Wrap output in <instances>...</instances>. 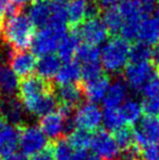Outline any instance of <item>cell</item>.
<instances>
[{
	"label": "cell",
	"mask_w": 159,
	"mask_h": 160,
	"mask_svg": "<svg viewBox=\"0 0 159 160\" xmlns=\"http://www.w3.org/2000/svg\"><path fill=\"white\" fill-rule=\"evenodd\" d=\"M77 35L85 44L98 47L108 40L109 31L106 28L102 19L97 17L89 18L80 24Z\"/></svg>",
	"instance_id": "9"
},
{
	"label": "cell",
	"mask_w": 159,
	"mask_h": 160,
	"mask_svg": "<svg viewBox=\"0 0 159 160\" xmlns=\"http://www.w3.org/2000/svg\"><path fill=\"white\" fill-rule=\"evenodd\" d=\"M56 1H60V2H63V1H66V0H56ZM69 1V0H68Z\"/></svg>",
	"instance_id": "45"
},
{
	"label": "cell",
	"mask_w": 159,
	"mask_h": 160,
	"mask_svg": "<svg viewBox=\"0 0 159 160\" xmlns=\"http://www.w3.org/2000/svg\"><path fill=\"white\" fill-rule=\"evenodd\" d=\"M152 55V50L149 46L137 42L135 46L131 47V53H130V62H143L149 61Z\"/></svg>",
	"instance_id": "34"
},
{
	"label": "cell",
	"mask_w": 159,
	"mask_h": 160,
	"mask_svg": "<svg viewBox=\"0 0 159 160\" xmlns=\"http://www.w3.org/2000/svg\"><path fill=\"white\" fill-rule=\"evenodd\" d=\"M136 40L147 46L159 44V7L143 18L138 26Z\"/></svg>",
	"instance_id": "14"
},
{
	"label": "cell",
	"mask_w": 159,
	"mask_h": 160,
	"mask_svg": "<svg viewBox=\"0 0 159 160\" xmlns=\"http://www.w3.org/2000/svg\"><path fill=\"white\" fill-rule=\"evenodd\" d=\"M80 40L81 38L79 37L77 32L67 34V36L62 40L61 45L58 49V52H59L58 57L60 58L61 61L68 62L74 60V57L77 56V52L81 46Z\"/></svg>",
	"instance_id": "26"
},
{
	"label": "cell",
	"mask_w": 159,
	"mask_h": 160,
	"mask_svg": "<svg viewBox=\"0 0 159 160\" xmlns=\"http://www.w3.org/2000/svg\"><path fill=\"white\" fill-rule=\"evenodd\" d=\"M38 127L46 135V137H49L51 142H55L61 137H64L67 131L70 133L72 130H74V123L73 118H66L59 110H56L42 117Z\"/></svg>",
	"instance_id": "6"
},
{
	"label": "cell",
	"mask_w": 159,
	"mask_h": 160,
	"mask_svg": "<svg viewBox=\"0 0 159 160\" xmlns=\"http://www.w3.org/2000/svg\"><path fill=\"white\" fill-rule=\"evenodd\" d=\"M106 28H108L109 32L111 33H120L121 28H122V18L118 10V7L106 9L102 18Z\"/></svg>",
	"instance_id": "32"
},
{
	"label": "cell",
	"mask_w": 159,
	"mask_h": 160,
	"mask_svg": "<svg viewBox=\"0 0 159 160\" xmlns=\"http://www.w3.org/2000/svg\"><path fill=\"white\" fill-rule=\"evenodd\" d=\"M159 7L157 0H124L118 6L122 28L120 34L124 39H136L138 26L145 15L154 12Z\"/></svg>",
	"instance_id": "2"
},
{
	"label": "cell",
	"mask_w": 159,
	"mask_h": 160,
	"mask_svg": "<svg viewBox=\"0 0 159 160\" xmlns=\"http://www.w3.org/2000/svg\"><path fill=\"white\" fill-rule=\"evenodd\" d=\"M55 160H71L74 155V149L68 143L66 136L50 143Z\"/></svg>",
	"instance_id": "29"
},
{
	"label": "cell",
	"mask_w": 159,
	"mask_h": 160,
	"mask_svg": "<svg viewBox=\"0 0 159 160\" xmlns=\"http://www.w3.org/2000/svg\"><path fill=\"white\" fill-rule=\"evenodd\" d=\"M4 125H6V120H4V119L2 118L1 116H0V131H1L2 128H4Z\"/></svg>",
	"instance_id": "44"
},
{
	"label": "cell",
	"mask_w": 159,
	"mask_h": 160,
	"mask_svg": "<svg viewBox=\"0 0 159 160\" xmlns=\"http://www.w3.org/2000/svg\"><path fill=\"white\" fill-rule=\"evenodd\" d=\"M68 34L67 24H50L39 28L32 42V52L40 57L55 55Z\"/></svg>",
	"instance_id": "5"
},
{
	"label": "cell",
	"mask_w": 159,
	"mask_h": 160,
	"mask_svg": "<svg viewBox=\"0 0 159 160\" xmlns=\"http://www.w3.org/2000/svg\"><path fill=\"white\" fill-rule=\"evenodd\" d=\"M83 88L77 84L60 85L56 94V98L60 105L72 108L73 110L83 103Z\"/></svg>",
	"instance_id": "19"
},
{
	"label": "cell",
	"mask_w": 159,
	"mask_h": 160,
	"mask_svg": "<svg viewBox=\"0 0 159 160\" xmlns=\"http://www.w3.org/2000/svg\"><path fill=\"white\" fill-rule=\"evenodd\" d=\"M73 123L77 128L88 132L97 131L102 123V112L96 103L83 102L75 110Z\"/></svg>",
	"instance_id": "10"
},
{
	"label": "cell",
	"mask_w": 159,
	"mask_h": 160,
	"mask_svg": "<svg viewBox=\"0 0 159 160\" xmlns=\"http://www.w3.org/2000/svg\"><path fill=\"white\" fill-rule=\"evenodd\" d=\"M129 86L123 80H116L110 84L104 98L105 109H118L127 97Z\"/></svg>",
	"instance_id": "21"
},
{
	"label": "cell",
	"mask_w": 159,
	"mask_h": 160,
	"mask_svg": "<svg viewBox=\"0 0 159 160\" xmlns=\"http://www.w3.org/2000/svg\"><path fill=\"white\" fill-rule=\"evenodd\" d=\"M0 107H1V95H0Z\"/></svg>",
	"instance_id": "46"
},
{
	"label": "cell",
	"mask_w": 159,
	"mask_h": 160,
	"mask_svg": "<svg viewBox=\"0 0 159 160\" xmlns=\"http://www.w3.org/2000/svg\"><path fill=\"white\" fill-rule=\"evenodd\" d=\"M15 9L17 8H14L11 4H8L2 1V0H0V26L3 24L7 15H10L15 12Z\"/></svg>",
	"instance_id": "38"
},
{
	"label": "cell",
	"mask_w": 159,
	"mask_h": 160,
	"mask_svg": "<svg viewBox=\"0 0 159 160\" xmlns=\"http://www.w3.org/2000/svg\"><path fill=\"white\" fill-rule=\"evenodd\" d=\"M131 45L123 37H113L105 42L100 50L102 69L109 73H119L130 62Z\"/></svg>",
	"instance_id": "3"
},
{
	"label": "cell",
	"mask_w": 159,
	"mask_h": 160,
	"mask_svg": "<svg viewBox=\"0 0 159 160\" xmlns=\"http://www.w3.org/2000/svg\"><path fill=\"white\" fill-rule=\"evenodd\" d=\"M91 147L94 154L102 160H115L119 156V147L113 136L104 128L95 131L92 135Z\"/></svg>",
	"instance_id": "12"
},
{
	"label": "cell",
	"mask_w": 159,
	"mask_h": 160,
	"mask_svg": "<svg viewBox=\"0 0 159 160\" xmlns=\"http://www.w3.org/2000/svg\"><path fill=\"white\" fill-rule=\"evenodd\" d=\"M144 160H159V145H147L141 149Z\"/></svg>",
	"instance_id": "37"
},
{
	"label": "cell",
	"mask_w": 159,
	"mask_h": 160,
	"mask_svg": "<svg viewBox=\"0 0 159 160\" xmlns=\"http://www.w3.org/2000/svg\"><path fill=\"white\" fill-rule=\"evenodd\" d=\"M20 147L25 157H33L49 146L46 135L37 125L20 127Z\"/></svg>",
	"instance_id": "7"
},
{
	"label": "cell",
	"mask_w": 159,
	"mask_h": 160,
	"mask_svg": "<svg viewBox=\"0 0 159 160\" xmlns=\"http://www.w3.org/2000/svg\"><path fill=\"white\" fill-rule=\"evenodd\" d=\"M151 60L153 62L154 68L159 70V44L155 45V47L152 50V55H151Z\"/></svg>",
	"instance_id": "40"
},
{
	"label": "cell",
	"mask_w": 159,
	"mask_h": 160,
	"mask_svg": "<svg viewBox=\"0 0 159 160\" xmlns=\"http://www.w3.org/2000/svg\"><path fill=\"white\" fill-rule=\"evenodd\" d=\"M81 65V73H82V78L87 82V81L94 80V78H99L102 75V62H92V63L80 64Z\"/></svg>",
	"instance_id": "35"
},
{
	"label": "cell",
	"mask_w": 159,
	"mask_h": 160,
	"mask_svg": "<svg viewBox=\"0 0 159 160\" xmlns=\"http://www.w3.org/2000/svg\"><path fill=\"white\" fill-rule=\"evenodd\" d=\"M141 92H142V94L144 95L145 98L158 97L159 96V76L157 75L156 78H154L153 80L149 81Z\"/></svg>",
	"instance_id": "36"
},
{
	"label": "cell",
	"mask_w": 159,
	"mask_h": 160,
	"mask_svg": "<svg viewBox=\"0 0 159 160\" xmlns=\"http://www.w3.org/2000/svg\"><path fill=\"white\" fill-rule=\"evenodd\" d=\"M156 76L157 72L149 61L129 62L124 69V82L134 91L141 92L145 85Z\"/></svg>",
	"instance_id": "8"
},
{
	"label": "cell",
	"mask_w": 159,
	"mask_h": 160,
	"mask_svg": "<svg viewBox=\"0 0 159 160\" xmlns=\"http://www.w3.org/2000/svg\"><path fill=\"white\" fill-rule=\"evenodd\" d=\"M20 127L4 125L0 131V157L7 158L15 154L20 146Z\"/></svg>",
	"instance_id": "17"
},
{
	"label": "cell",
	"mask_w": 159,
	"mask_h": 160,
	"mask_svg": "<svg viewBox=\"0 0 159 160\" xmlns=\"http://www.w3.org/2000/svg\"><path fill=\"white\" fill-rule=\"evenodd\" d=\"M110 84V80L102 74L99 78L85 82L84 86L82 87L83 94L88 99V102L96 103L100 100H104Z\"/></svg>",
	"instance_id": "18"
},
{
	"label": "cell",
	"mask_w": 159,
	"mask_h": 160,
	"mask_svg": "<svg viewBox=\"0 0 159 160\" xmlns=\"http://www.w3.org/2000/svg\"><path fill=\"white\" fill-rule=\"evenodd\" d=\"M17 93L20 101L24 103L48 93H52V87L48 81L42 80L39 76H30L20 82Z\"/></svg>",
	"instance_id": "13"
},
{
	"label": "cell",
	"mask_w": 159,
	"mask_h": 160,
	"mask_svg": "<svg viewBox=\"0 0 159 160\" xmlns=\"http://www.w3.org/2000/svg\"><path fill=\"white\" fill-rule=\"evenodd\" d=\"M133 132L134 142L141 149L147 145H159V118L144 116Z\"/></svg>",
	"instance_id": "11"
},
{
	"label": "cell",
	"mask_w": 159,
	"mask_h": 160,
	"mask_svg": "<svg viewBox=\"0 0 159 160\" xmlns=\"http://www.w3.org/2000/svg\"><path fill=\"white\" fill-rule=\"evenodd\" d=\"M66 138L71 145V147L74 149V152H83L91 147L92 134L88 131L74 128L69 133Z\"/></svg>",
	"instance_id": "28"
},
{
	"label": "cell",
	"mask_w": 159,
	"mask_h": 160,
	"mask_svg": "<svg viewBox=\"0 0 159 160\" xmlns=\"http://www.w3.org/2000/svg\"><path fill=\"white\" fill-rule=\"evenodd\" d=\"M55 78L59 86L60 85L77 84V81L82 78L80 63L75 60L63 62Z\"/></svg>",
	"instance_id": "24"
},
{
	"label": "cell",
	"mask_w": 159,
	"mask_h": 160,
	"mask_svg": "<svg viewBox=\"0 0 159 160\" xmlns=\"http://www.w3.org/2000/svg\"><path fill=\"white\" fill-rule=\"evenodd\" d=\"M124 0H99L100 4L104 6L105 8H113V7H118L121 4Z\"/></svg>",
	"instance_id": "41"
},
{
	"label": "cell",
	"mask_w": 159,
	"mask_h": 160,
	"mask_svg": "<svg viewBox=\"0 0 159 160\" xmlns=\"http://www.w3.org/2000/svg\"><path fill=\"white\" fill-rule=\"evenodd\" d=\"M77 59L80 64L92 63V62L100 61V50L98 47L91 46V45L83 44L80 46L77 52Z\"/></svg>",
	"instance_id": "30"
},
{
	"label": "cell",
	"mask_w": 159,
	"mask_h": 160,
	"mask_svg": "<svg viewBox=\"0 0 159 160\" xmlns=\"http://www.w3.org/2000/svg\"><path fill=\"white\" fill-rule=\"evenodd\" d=\"M3 160H27L24 155H21V154H14L12 155V156L10 157H7V158H4Z\"/></svg>",
	"instance_id": "43"
},
{
	"label": "cell",
	"mask_w": 159,
	"mask_h": 160,
	"mask_svg": "<svg viewBox=\"0 0 159 160\" xmlns=\"http://www.w3.org/2000/svg\"><path fill=\"white\" fill-rule=\"evenodd\" d=\"M66 11L67 19L72 24H81L85 20L95 17V7L88 0H69Z\"/></svg>",
	"instance_id": "16"
},
{
	"label": "cell",
	"mask_w": 159,
	"mask_h": 160,
	"mask_svg": "<svg viewBox=\"0 0 159 160\" xmlns=\"http://www.w3.org/2000/svg\"><path fill=\"white\" fill-rule=\"evenodd\" d=\"M102 122L107 130L116 131L117 128L124 125L122 118L120 116L119 108L118 109H105L102 112Z\"/></svg>",
	"instance_id": "33"
},
{
	"label": "cell",
	"mask_w": 159,
	"mask_h": 160,
	"mask_svg": "<svg viewBox=\"0 0 159 160\" xmlns=\"http://www.w3.org/2000/svg\"><path fill=\"white\" fill-rule=\"evenodd\" d=\"M113 139L117 143L119 149H125V148L130 147V146L134 145V132L133 128L127 125H123L116 131H113Z\"/></svg>",
	"instance_id": "31"
},
{
	"label": "cell",
	"mask_w": 159,
	"mask_h": 160,
	"mask_svg": "<svg viewBox=\"0 0 159 160\" xmlns=\"http://www.w3.org/2000/svg\"><path fill=\"white\" fill-rule=\"evenodd\" d=\"M57 101V98H56V96H53L52 93H48L46 95H42L34 99V100L22 103V105L27 112L32 113L33 116L42 118L50 112L56 111V108L58 105Z\"/></svg>",
	"instance_id": "20"
},
{
	"label": "cell",
	"mask_w": 159,
	"mask_h": 160,
	"mask_svg": "<svg viewBox=\"0 0 159 160\" xmlns=\"http://www.w3.org/2000/svg\"><path fill=\"white\" fill-rule=\"evenodd\" d=\"M2 1L17 8V7H23V6H26V4L31 3L32 0H2Z\"/></svg>",
	"instance_id": "42"
},
{
	"label": "cell",
	"mask_w": 159,
	"mask_h": 160,
	"mask_svg": "<svg viewBox=\"0 0 159 160\" xmlns=\"http://www.w3.org/2000/svg\"><path fill=\"white\" fill-rule=\"evenodd\" d=\"M71 160H102L100 157L95 155L94 152H88L87 150L83 152H74L72 159Z\"/></svg>",
	"instance_id": "39"
},
{
	"label": "cell",
	"mask_w": 159,
	"mask_h": 160,
	"mask_svg": "<svg viewBox=\"0 0 159 160\" xmlns=\"http://www.w3.org/2000/svg\"><path fill=\"white\" fill-rule=\"evenodd\" d=\"M61 60L56 55H48L40 57L37 60L36 71L40 78L45 81L51 80L56 78L57 73L61 68Z\"/></svg>",
	"instance_id": "23"
},
{
	"label": "cell",
	"mask_w": 159,
	"mask_h": 160,
	"mask_svg": "<svg viewBox=\"0 0 159 160\" xmlns=\"http://www.w3.org/2000/svg\"><path fill=\"white\" fill-rule=\"evenodd\" d=\"M119 112L123 123L127 127H133L141 120L142 105L135 99H127L119 107Z\"/></svg>",
	"instance_id": "25"
},
{
	"label": "cell",
	"mask_w": 159,
	"mask_h": 160,
	"mask_svg": "<svg viewBox=\"0 0 159 160\" xmlns=\"http://www.w3.org/2000/svg\"><path fill=\"white\" fill-rule=\"evenodd\" d=\"M19 78L8 64H0V93L12 96L19 89Z\"/></svg>",
	"instance_id": "27"
},
{
	"label": "cell",
	"mask_w": 159,
	"mask_h": 160,
	"mask_svg": "<svg viewBox=\"0 0 159 160\" xmlns=\"http://www.w3.org/2000/svg\"><path fill=\"white\" fill-rule=\"evenodd\" d=\"M28 18L33 24L39 28L50 24H66L67 11L63 2L56 0H40L34 3L28 10Z\"/></svg>",
	"instance_id": "4"
},
{
	"label": "cell",
	"mask_w": 159,
	"mask_h": 160,
	"mask_svg": "<svg viewBox=\"0 0 159 160\" xmlns=\"http://www.w3.org/2000/svg\"><path fill=\"white\" fill-rule=\"evenodd\" d=\"M35 34V25L28 15L24 13H12L8 15L2 24L4 42L14 51L26 50L32 46Z\"/></svg>",
	"instance_id": "1"
},
{
	"label": "cell",
	"mask_w": 159,
	"mask_h": 160,
	"mask_svg": "<svg viewBox=\"0 0 159 160\" xmlns=\"http://www.w3.org/2000/svg\"><path fill=\"white\" fill-rule=\"evenodd\" d=\"M36 65L37 59L35 55L27 50L14 51L9 59V67L17 78H21L32 76L33 72L36 70Z\"/></svg>",
	"instance_id": "15"
},
{
	"label": "cell",
	"mask_w": 159,
	"mask_h": 160,
	"mask_svg": "<svg viewBox=\"0 0 159 160\" xmlns=\"http://www.w3.org/2000/svg\"><path fill=\"white\" fill-rule=\"evenodd\" d=\"M0 109L2 111L1 117L6 121H9L11 125H15V127L23 125L22 120H23L25 109L19 98H13V97L8 98L3 102V105H1Z\"/></svg>",
	"instance_id": "22"
}]
</instances>
